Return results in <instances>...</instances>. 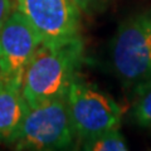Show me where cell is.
Wrapping results in <instances>:
<instances>
[{
	"mask_svg": "<svg viewBox=\"0 0 151 151\" xmlns=\"http://www.w3.org/2000/svg\"><path fill=\"white\" fill-rule=\"evenodd\" d=\"M84 57L81 35L58 43H42L29 62L23 79L22 93L27 103H39L65 97L78 76Z\"/></svg>",
	"mask_w": 151,
	"mask_h": 151,
	"instance_id": "6da1fadb",
	"label": "cell"
},
{
	"mask_svg": "<svg viewBox=\"0 0 151 151\" xmlns=\"http://www.w3.org/2000/svg\"><path fill=\"white\" fill-rule=\"evenodd\" d=\"M77 144L67 100L59 97L29 106L12 146L19 151H54L73 149Z\"/></svg>",
	"mask_w": 151,
	"mask_h": 151,
	"instance_id": "7a4b0ae2",
	"label": "cell"
},
{
	"mask_svg": "<svg viewBox=\"0 0 151 151\" xmlns=\"http://www.w3.org/2000/svg\"><path fill=\"white\" fill-rule=\"evenodd\" d=\"M112 68L126 84L151 79V15L149 12L125 19L111 43Z\"/></svg>",
	"mask_w": 151,
	"mask_h": 151,
	"instance_id": "3957f363",
	"label": "cell"
},
{
	"mask_svg": "<svg viewBox=\"0 0 151 151\" xmlns=\"http://www.w3.org/2000/svg\"><path fill=\"white\" fill-rule=\"evenodd\" d=\"M69 116L82 144L113 129H120L124 111L111 96L79 78L73 79L65 94Z\"/></svg>",
	"mask_w": 151,
	"mask_h": 151,
	"instance_id": "277c9868",
	"label": "cell"
},
{
	"mask_svg": "<svg viewBox=\"0 0 151 151\" xmlns=\"http://www.w3.org/2000/svg\"><path fill=\"white\" fill-rule=\"evenodd\" d=\"M42 43H58L79 37L81 12L73 0H15Z\"/></svg>",
	"mask_w": 151,
	"mask_h": 151,
	"instance_id": "5b68a950",
	"label": "cell"
},
{
	"mask_svg": "<svg viewBox=\"0 0 151 151\" xmlns=\"http://www.w3.org/2000/svg\"><path fill=\"white\" fill-rule=\"evenodd\" d=\"M40 38L15 8L0 28V79L22 87Z\"/></svg>",
	"mask_w": 151,
	"mask_h": 151,
	"instance_id": "8992f818",
	"label": "cell"
},
{
	"mask_svg": "<svg viewBox=\"0 0 151 151\" xmlns=\"http://www.w3.org/2000/svg\"><path fill=\"white\" fill-rule=\"evenodd\" d=\"M28 108L22 87L0 79V144L13 145Z\"/></svg>",
	"mask_w": 151,
	"mask_h": 151,
	"instance_id": "52a82bcc",
	"label": "cell"
},
{
	"mask_svg": "<svg viewBox=\"0 0 151 151\" xmlns=\"http://www.w3.org/2000/svg\"><path fill=\"white\" fill-rule=\"evenodd\" d=\"M83 150L87 151H127V145L120 129H113L89 139L81 144Z\"/></svg>",
	"mask_w": 151,
	"mask_h": 151,
	"instance_id": "ba28073f",
	"label": "cell"
},
{
	"mask_svg": "<svg viewBox=\"0 0 151 151\" xmlns=\"http://www.w3.org/2000/svg\"><path fill=\"white\" fill-rule=\"evenodd\" d=\"M132 117L141 127H151V79L139 86V96L134 103Z\"/></svg>",
	"mask_w": 151,
	"mask_h": 151,
	"instance_id": "9c48e42d",
	"label": "cell"
},
{
	"mask_svg": "<svg viewBox=\"0 0 151 151\" xmlns=\"http://www.w3.org/2000/svg\"><path fill=\"white\" fill-rule=\"evenodd\" d=\"M14 8H15V0H0V28L10 17Z\"/></svg>",
	"mask_w": 151,
	"mask_h": 151,
	"instance_id": "30bf717a",
	"label": "cell"
},
{
	"mask_svg": "<svg viewBox=\"0 0 151 151\" xmlns=\"http://www.w3.org/2000/svg\"><path fill=\"white\" fill-rule=\"evenodd\" d=\"M73 1L82 14H89L100 5L102 0H73Z\"/></svg>",
	"mask_w": 151,
	"mask_h": 151,
	"instance_id": "8fae6325",
	"label": "cell"
},
{
	"mask_svg": "<svg viewBox=\"0 0 151 151\" xmlns=\"http://www.w3.org/2000/svg\"><path fill=\"white\" fill-rule=\"evenodd\" d=\"M149 13H150V15H151V9H150V10H149Z\"/></svg>",
	"mask_w": 151,
	"mask_h": 151,
	"instance_id": "7c38bea8",
	"label": "cell"
}]
</instances>
